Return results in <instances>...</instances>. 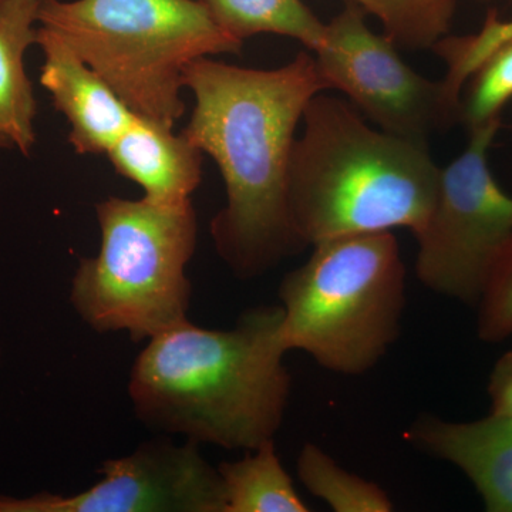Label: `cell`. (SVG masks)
<instances>
[{
	"instance_id": "6da1fadb",
	"label": "cell",
	"mask_w": 512,
	"mask_h": 512,
	"mask_svg": "<svg viewBox=\"0 0 512 512\" xmlns=\"http://www.w3.org/2000/svg\"><path fill=\"white\" fill-rule=\"evenodd\" d=\"M184 87L195 97L184 136L217 163L227 192L211 221L215 248L238 279H255L305 248L289 215L288 174L306 106L326 92L318 64L308 52L271 70L202 57Z\"/></svg>"
},
{
	"instance_id": "7a4b0ae2",
	"label": "cell",
	"mask_w": 512,
	"mask_h": 512,
	"mask_svg": "<svg viewBox=\"0 0 512 512\" xmlns=\"http://www.w3.org/2000/svg\"><path fill=\"white\" fill-rule=\"evenodd\" d=\"M281 305L248 309L228 330L190 320L148 340L131 370L134 413L157 433L227 450H255L284 423L292 380Z\"/></svg>"
},
{
	"instance_id": "3957f363",
	"label": "cell",
	"mask_w": 512,
	"mask_h": 512,
	"mask_svg": "<svg viewBox=\"0 0 512 512\" xmlns=\"http://www.w3.org/2000/svg\"><path fill=\"white\" fill-rule=\"evenodd\" d=\"M302 123L288 207L303 247L394 228L420 231L440 181L427 143L375 130L352 104L325 92L309 101Z\"/></svg>"
},
{
	"instance_id": "277c9868",
	"label": "cell",
	"mask_w": 512,
	"mask_h": 512,
	"mask_svg": "<svg viewBox=\"0 0 512 512\" xmlns=\"http://www.w3.org/2000/svg\"><path fill=\"white\" fill-rule=\"evenodd\" d=\"M39 25L62 37L137 116L170 128L185 113L187 67L244 46L201 0H40Z\"/></svg>"
},
{
	"instance_id": "5b68a950",
	"label": "cell",
	"mask_w": 512,
	"mask_h": 512,
	"mask_svg": "<svg viewBox=\"0 0 512 512\" xmlns=\"http://www.w3.org/2000/svg\"><path fill=\"white\" fill-rule=\"evenodd\" d=\"M282 345L329 372L360 376L386 356L402 329L406 266L392 231L313 245L279 286Z\"/></svg>"
},
{
	"instance_id": "8992f818",
	"label": "cell",
	"mask_w": 512,
	"mask_h": 512,
	"mask_svg": "<svg viewBox=\"0 0 512 512\" xmlns=\"http://www.w3.org/2000/svg\"><path fill=\"white\" fill-rule=\"evenodd\" d=\"M96 214L99 254L80 259L70 291L83 322L99 333L126 330L141 342L187 320L192 286L185 268L198 235L192 202L163 207L110 197Z\"/></svg>"
},
{
	"instance_id": "52a82bcc",
	"label": "cell",
	"mask_w": 512,
	"mask_h": 512,
	"mask_svg": "<svg viewBox=\"0 0 512 512\" xmlns=\"http://www.w3.org/2000/svg\"><path fill=\"white\" fill-rule=\"evenodd\" d=\"M500 127L494 121L468 133L463 153L440 168L436 201L414 234L420 284L470 306L480 303L512 238V197L488 165Z\"/></svg>"
},
{
	"instance_id": "ba28073f",
	"label": "cell",
	"mask_w": 512,
	"mask_h": 512,
	"mask_svg": "<svg viewBox=\"0 0 512 512\" xmlns=\"http://www.w3.org/2000/svg\"><path fill=\"white\" fill-rule=\"evenodd\" d=\"M392 40L367 26L366 12L353 3L326 23L315 50L326 90H338L380 130L423 141L458 120L460 101L444 80L433 82L406 64Z\"/></svg>"
},
{
	"instance_id": "9c48e42d",
	"label": "cell",
	"mask_w": 512,
	"mask_h": 512,
	"mask_svg": "<svg viewBox=\"0 0 512 512\" xmlns=\"http://www.w3.org/2000/svg\"><path fill=\"white\" fill-rule=\"evenodd\" d=\"M200 444L154 439L126 457L107 460L101 480L82 493H0V512H224L218 468Z\"/></svg>"
},
{
	"instance_id": "30bf717a",
	"label": "cell",
	"mask_w": 512,
	"mask_h": 512,
	"mask_svg": "<svg viewBox=\"0 0 512 512\" xmlns=\"http://www.w3.org/2000/svg\"><path fill=\"white\" fill-rule=\"evenodd\" d=\"M36 45L45 59L40 84L69 121L74 151L82 156L107 154L137 114L55 32L40 26Z\"/></svg>"
},
{
	"instance_id": "8fae6325",
	"label": "cell",
	"mask_w": 512,
	"mask_h": 512,
	"mask_svg": "<svg viewBox=\"0 0 512 512\" xmlns=\"http://www.w3.org/2000/svg\"><path fill=\"white\" fill-rule=\"evenodd\" d=\"M404 437L417 450L457 467L485 510L512 512V419L490 413L480 420L448 421L423 414Z\"/></svg>"
},
{
	"instance_id": "7c38bea8",
	"label": "cell",
	"mask_w": 512,
	"mask_h": 512,
	"mask_svg": "<svg viewBox=\"0 0 512 512\" xmlns=\"http://www.w3.org/2000/svg\"><path fill=\"white\" fill-rule=\"evenodd\" d=\"M202 151L184 133L137 116L106 156L121 177L163 207L190 204L202 180Z\"/></svg>"
},
{
	"instance_id": "4fadbf2b",
	"label": "cell",
	"mask_w": 512,
	"mask_h": 512,
	"mask_svg": "<svg viewBox=\"0 0 512 512\" xmlns=\"http://www.w3.org/2000/svg\"><path fill=\"white\" fill-rule=\"evenodd\" d=\"M40 0H0V134L29 156L37 104L25 55L37 42Z\"/></svg>"
},
{
	"instance_id": "5bb4252c",
	"label": "cell",
	"mask_w": 512,
	"mask_h": 512,
	"mask_svg": "<svg viewBox=\"0 0 512 512\" xmlns=\"http://www.w3.org/2000/svg\"><path fill=\"white\" fill-rule=\"evenodd\" d=\"M224 512H308L291 476L276 454L275 440L266 441L238 461L218 467Z\"/></svg>"
},
{
	"instance_id": "9a60e30c",
	"label": "cell",
	"mask_w": 512,
	"mask_h": 512,
	"mask_svg": "<svg viewBox=\"0 0 512 512\" xmlns=\"http://www.w3.org/2000/svg\"><path fill=\"white\" fill-rule=\"evenodd\" d=\"M215 22L244 42L259 33L291 37L309 52L322 45L326 23L303 0H201Z\"/></svg>"
},
{
	"instance_id": "2e32d148",
	"label": "cell",
	"mask_w": 512,
	"mask_h": 512,
	"mask_svg": "<svg viewBox=\"0 0 512 512\" xmlns=\"http://www.w3.org/2000/svg\"><path fill=\"white\" fill-rule=\"evenodd\" d=\"M296 468L306 490L325 501L333 511H393L392 500L382 487L349 473L316 444L303 446Z\"/></svg>"
},
{
	"instance_id": "e0dca14e",
	"label": "cell",
	"mask_w": 512,
	"mask_h": 512,
	"mask_svg": "<svg viewBox=\"0 0 512 512\" xmlns=\"http://www.w3.org/2000/svg\"><path fill=\"white\" fill-rule=\"evenodd\" d=\"M375 16L384 35L406 50L433 49L447 35L457 0H348Z\"/></svg>"
},
{
	"instance_id": "ac0fdd59",
	"label": "cell",
	"mask_w": 512,
	"mask_h": 512,
	"mask_svg": "<svg viewBox=\"0 0 512 512\" xmlns=\"http://www.w3.org/2000/svg\"><path fill=\"white\" fill-rule=\"evenodd\" d=\"M512 100V32L501 39L468 77L461 92L458 121L468 133L501 121Z\"/></svg>"
},
{
	"instance_id": "d6986e66",
	"label": "cell",
	"mask_w": 512,
	"mask_h": 512,
	"mask_svg": "<svg viewBox=\"0 0 512 512\" xmlns=\"http://www.w3.org/2000/svg\"><path fill=\"white\" fill-rule=\"evenodd\" d=\"M477 308L478 338L500 343L512 336V238Z\"/></svg>"
},
{
	"instance_id": "ffe728a7",
	"label": "cell",
	"mask_w": 512,
	"mask_h": 512,
	"mask_svg": "<svg viewBox=\"0 0 512 512\" xmlns=\"http://www.w3.org/2000/svg\"><path fill=\"white\" fill-rule=\"evenodd\" d=\"M490 413L512 419V349L495 363L488 379Z\"/></svg>"
},
{
	"instance_id": "44dd1931",
	"label": "cell",
	"mask_w": 512,
	"mask_h": 512,
	"mask_svg": "<svg viewBox=\"0 0 512 512\" xmlns=\"http://www.w3.org/2000/svg\"><path fill=\"white\" fill-rule=\"evenodd\" d=\"M12 147V144H10V141L5 136H2L0 134V148H10Z\"/></svg>"
},
{
	"instance_id": "7402d4cb",
	"label": "cell",
	"mask_w": 512,
	"mask_h": 512,
	"mask_svg": "<svg viewBox=\"0 0 512 512\" xmlns=\"http://www.w3.org/2000/svg\"><path fill=\"white\" fill-rule=\"evenodd\" d=\"M0 362H2V348H0Z\"/></svg>"
}]
</instances>
